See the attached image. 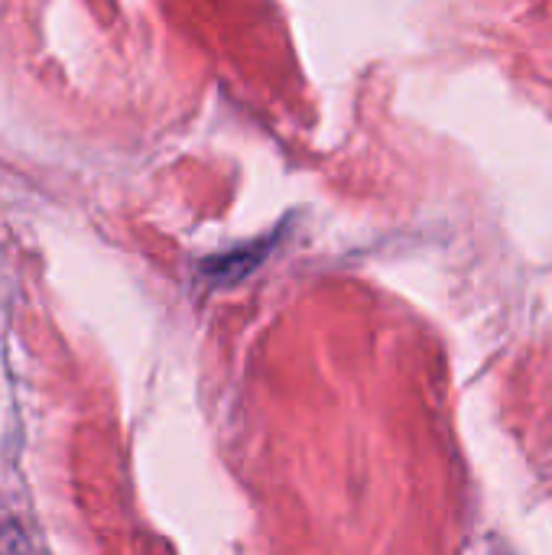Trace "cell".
<instances>
[{
  "instance_id": "obj_1",
  "label": "cell",
  "mask_w": 552,
  "mask_h": 555,
  "mask_svg": "<svg viewBox=\"0 0 552 555\" xmlns=\"http://www.w3.org/2000/svg\"><path fill=\"white\" fill-rule=\"evenodd\" d=\"M267 257V244H247V247H238V250H228V254H218V257H208L202 263V273L208 283L215 286H234L241 283L244 276H251Z\"/></svg>"
}]
</instances>
